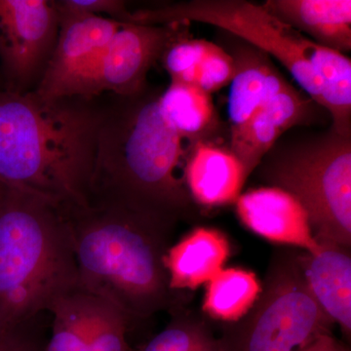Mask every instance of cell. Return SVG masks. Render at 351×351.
Returning a JSON list of instances; mask_svg holds the SVG:
<instances>
[{
    "label": "cell",
    "instance_id": "1",
    "mask_svg": "<svg viewBox=\"0 0 351 351\" xmlns=\"http://www.w3.org/2000/svg\"><path fill=\"white\" fill-rule=\"evenodd\" d=\"M151 90L134 96L99 99L89 206L117 207L179 221L191 218L195 203L184 178L193 145L164 117Z\"/></svg>",
    "mask_w": 351,
    "mask_h": 351
},
{
    "label": "cell",
    "instance_id": "9",
    "mask_svg": "<svg viewBox=\"0 0 351 351\" xmlns=\"http://www.w3.org/2000/svg\"><path fill=\"white\" fill-rule=\"evenodd\" d=\"M56 7L60 16L59 36L49 64L34 92L44 100L86 97L90 80L122 23Z\"/></svg>",
    "mask_w": 351,
    "mask_h": 351
},
{
    "label": "cell",
    "instance_id": "8",
    "mask_svg": "<svg viewBox=\"0 0 351 351\" xmlns=\"http://www.w3.org/2000/svg\"><path fill=\"white\" fill-rule=\"evenodd\" d=\"M60 16L55 1L0 0V64L3 90L34 91L56 46Z\"/></svg>",
    "mask_w": 351,
    "mask_h": 351
},
{
    "label": "cell",
    "instance_id": "10",
    "mask_svg": "<svg viewBox=\"0 0 351 351\" xmlns=\"http://www.w3.org/2000/svg\"><path fill=\"white\" fill-rule=\"evenodd\" d=\"M189 24L122 23L110 41L86 90L87 98L104 94L134 96L147 88L152 66L176 41L189 36Z\"/></svg>",
    "mask_w": 351,
    "mask_h": 351
},
{
    "label": "cell",
    "instance_id": "4",
    "mask_svg": "<svg viewBox=\"0 0 351 351\" xmlns=\"http://www.w3.org/2000/svg\"><path fill=\"white\" fill-rule=\"evenodd\" d=\"M76 287L77 267L63 212L5 186L0 195V332L17 331Z\"/></svg>",
    "mask_w": 351,
    "mask_h": 351
},
{
    "label": "cell",
    "instance_id": "13",
    "mask_svg": "<svg viewBox=\"0 0 351 351\" xmlns=\"http://www.w3.org/2000/svg\"><path fill=\"white\" fill-rule=\"evenodd\" d=\"M240 221L263 239L311 253L318 248L302 205L282 189L265 186L240 195Z\"/></svg>",
    "mask_w": 351,
    "mask_h": 351
},
{
    "label": "cell",
    "instance_id": "2",
    "mask_svg": "<svg viewBox=\"0 0 351 351\" xmlns=\"http://www.w3.org/2000/svg\"><path fill=\"white\" fill-rule=\"evenodd\" d=\"M99 99L0 89V182L63 213L89 207Z\"/></svg>",
    "mask_w": 351,
    "mask_h": 351
},
{
    "label": "cell",
    "instance_id": "15",
    "mask_svg": "<svg viewBox=\"0 0 351 351\" xmlns=\"http://www.w3.org/2000/svg\"><path fill=\"white\" fill-rule=\"evenodd\" d=\"M318 248L302 251V269L314 299L330 319L351 336V248L316 240Z\"/></svg>",
    "mask_w": 351,
    "mask_h": 351
},
{
    "label": "cell",
    "instance_id": "7",
    "mask_svg": "<svg viewBox=\"0 0 351 351\" xmlns=\"http://www.w3.org/2000/svg\"><path fill=\"white\" fill-rule=\"evenodd\" d=\"M203 23L215 25L276 58L321 107L320 84L302 50L304 36L245 0H191L129 12L124 23L166 25Z\"/></svg>",
    "mask_w": 351,
    "mask_h": 351
},
{
    "label": "cell",
    "instance_id": "17",
    "mask_svg": "<svg viewBox=\"0 0 351 351\" xmlns=\"http://www.w3.org/2000/svg\"><path fill=\"white\" fill-rule=\"evenodd\" d=\"M263 6L313 43L343 54L351 50L350 0H267Z\"/></svg>",
    "mask_w": 351,
    "mask_h": 351
},
{
    "label": "cell",
    "instance_id": "21",
    "mask_svg": "<svg viewBox=\"0 0 351 351\" xmlns=\"http://www.w3.org/2000/svg\"><path fill=\"white\" fill-rule=\"evenodd\" d=\"M262 284L250 270L221 269L206 283L202 309L223 323L241 319L257 301Z\"/></svg>",
    "mask_w": 351,
    "mask_h": 351
},
{
    "label": "cell",
    "instance_id": "24",
    "mask_svg": "<svg viewBox=\"0 0 351 351\" xmlns=\"http://www.w3.org/2000/svg\"><path fill=\"white\" fill-rule=\"evenodd\" d=\"M235 66L230 53L210 43L206 53L196 69L195 84L212 95L232 83Z\"/></svg>",
    "mask_w": 351,
    "mask_h": 351
},
{
    "label": "cell",
    "instance_id": "14",
    "mask_svg": "<svg viewBox=\"0 0 351 351\" xmlns=\"http://www.w3.org/2000/svg\"><path fill=\"white\" fill-rule=\"evenodd\" d=\"M232 43L226 50L235 66L228 96L230 132L246 123L289 83L265 51L240 38Z\"/></svg>",
    "mask_w": 351,
    "mask_h": 351
},
{
    "label": "cell",
    "instance_id": "25",
    "mask_svg": "<svg viewBox=\"0 0 351 351\" xmlns=\"http://www.w3.org/2000/svg\"><path fill=\"white\" fill-rule=\"evenodd\" d=\"M56 5L71 12L101 16L123 23L130 11L121 0H61Z\"/></svg>",
    "mask_w": 351,
    "mask_h": 351
},
{
    "label": "cell",
    "instance_id": "18",
    "mask_svg": "<svg viewBox=\"0 0 351 351\" xmlns=\"http://www.w3.org/2000/svg\"><path fill=\"white\" fill-rule=\"evenodd\" d=\"M230 256L228 237L218 230L196 228L168 249L164 258L170 288L195 290L223 269Z\"/></svg>",
    "mask_w": 351,
    "mask_h": 351
},
{
    "label": "cell",
    "instance_id": "29",
    "mask_svg": "<svg viewBox=\"0 0 351 351\" xmlns=\"http://www.w3.org/2000/svg\"><path fill=\"white\" fill-rule=\"evenodd\" d=\"M2 80H1V76H0V83H1Z\"/></svg>",
    "mask_w": 351,
    "mask_h": 351
},
{
    "label": "cell",
    "instance_id": "5",
    "mask_svg": "<svg viewBox=\"0 0 351 351\" xmlns=\"http://www.w3.org/2000/svg\"><path fill=\"white\" fill-rule=\"evenodd\" d=\"M256 170L302 205L315 240L351 248V137L331 129L272 147Z\"/></svg>",
    "mask_w": 351,
    "mask_h": 351
},
{
    "label": "cell",
    "instance_id": "30",
    "mask_svg": "<svg viewBox=\"0 0 351 351\" xmlns=\"http://www.w3.org/2000/svg\"></svg>",
    "mask_w": 351,
    "mask_h": 351
},
{
    "label": "cell",
    "instance_id": "12",
    "mask_svg": "<svg viewBox=\"0 0 351 351\" xmlns=\"http://www.w3.org/2000/svg\"><path fill=\"white\" fill-rule=\"evenodd\" d=\"M315 103L288 83L246 123L230 134V151L251 176L267 152L285 132L308 124L315 113Z\"/></svg>",
    "mask_w": 351,
    "mask_h": 351
},
{
    "label": "cell",
    "instance_id": "28",
    "mask_svg": "<svg viewBox=\"0 0 351 351\" xmlns=\"http://www.w3.org/2000/svg\"><path fill=\"white\" fill-rule=\"evenodd\" d=\"M4 188H5V184H1V182H0V195H1L2 191H3Z\"/></svg>",
    "mask_w": 351,
    "mask_h": 351
},
{
    "label": "cell",
    "instance_id": "6",
    "mask_svg": "<svg viewBox=\"0 0 351 351\" xmlns=\"http://www.w3.org/2000/svg\"><path fill=\"white\" fill-rule=\"evenodd\" d=\"M302 250L278 248L257 301L241 319L225 323V351H295L332 334L335 323L314 299L304 276Z\"/></svg>",
    "mask_w": 351,
    "mask_h": 351
},
{
    "label": "cell",
    "instance_id": "3",
    "mask_svg": "<svg viewBox=\"0 0 351 351\" xmlns=\"http://www.w3.org/2000/svg\"><path fill=\"white\" fill-rule=\"evenodd\" d=\"M78 287L106 300L129 321L181 309L182 293L170 288L164 258L178 221L117 207L64 213Z\"/></svg>",
    "mask_w": 351,
    "mask_h": 351
},
{
    "label": "cell",
    "instance_id": "20",
    "mask_svg": "<svg viewBox=\"0 0 351 351\" xmlns=\"http://www.w3.org/2000/svg\"><path fill=\"white\" fill-rule=\"evenodd\" d=\"M168 123L189 145L212 140L219 119L212 96L193 83L171 82L159 97Z\"/></svg>",
    "mask_w": 351,
    "mask_h": 351
},
{
    "label": "cell",
    "instance_id": "11",
    "mask_svg": "<svg viewBox=\"0 0 351 351\" xmlns=\"http://www.w3.org/2000/svg\"><path fill=\"white\" fill-rule=\"evenodd\" d=\"M48 311L52 335L43 351H130V321L117 306L76 287L58 298Z\"/></svg>",
    "mask_w": 351,
    "mask_h": 351
},
{
    "label": "cell",
    "instance_id": "27",
    "mask_svg": "<svg viewBox=\"0 0 351 351\" xmlns=\"http://www.w3.org/2000/svg\"><path fill=\"white\" fill-rule=\"evenodd\" d=\"M8 351H36V348L32 346L31 343L25 341L22 337L19 336L17 341L14 343V345L11 346L10 350Z\"/></svg>",
    "mask_w": 351,
    "mask_h": 351
},
{
    "label": "cell",
    "instance_id": "26",
    "mask_svg": "<svg viewBox=\"0 0 351 351\" xmlns=\"http://www.w3.org/2000/svg\"><path fill=\"white\" fill-rule=\"evenodd\" d=\"M295 351H350L332 334L322 335Z\"/></svg>",
    "mask_w": 351,
    "mask_h": 351
},
{
    "label": "cell",
    "instance_id": "23",
    "mask_svg": "<svg viewBox=\"0 0 351 351\" xmlns=\"http://www.w3.org/2000/svg\"><path fill=\"white\" fill-rule=\"evenodd\" d=\"M210 41L195 39L189 36L176 41L164 53V69L170 75L171 82L195 84L196 69L206 53Z\"/></svg>",
    "mask_w": 351,
    "mask_h": 351
},
{
    "label": "cell",
    "instance_id": "16",
    "mask_svg": "<svg viewBox=\"0 0 351 351\" xmlns=\"http://www.w3.org/2000/svg\"><path fill=\"white\" fill-rule=\"evenodd\" d=\"M184 178L193 202L212 208L239 199L248 176L230 149L206 141L191 147Z\"/></svg>",
    "mask_w": 351,
    "mask_h": 351
},
{
    "label": "cell",
    "instance_id": "22",
    "mask_svg": "<svg viewBox=\"0 0 351 351\" xmlns=\"http://www.w3.org/2000/svg\"><path fill=\"white\" fill-rule=\"evenodd\" d=\"M168 326L151 341L130 351H225L204 318L191 313L175 311Z\"/></svg>",
    "mask_w": 351,
    "mask_h": 351
},
{
    "label": "cell",
    "instance_id": "19",
    "mask_svg": "<svg viewBox=\"0 0 351 351\" xmlns=\"http://www.w3.org/2000/svg\"><path fill=\"white\" fill-rule=\"evenodd\" d=\"M302 50L320 84L321 108L331 115L332 130L351 137V61L304 36Z\"/></svg>",
    "mask_w": 351,
    "mask_h": 351
}]
</instances>
